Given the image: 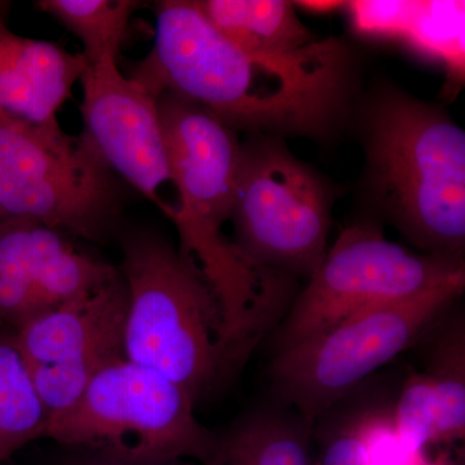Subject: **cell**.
Returning <instances> with one entry per match:
<instances>
[{
  "label": "cell",
  "mask_w": 465,
  "mask_h": 465,
  "mask_svg": "<svg viewBox=\"0 0 465 465\" xmlns=\"http://www.w3.org/2000/svg\"><path fill=\"white\" fill-rule=\"evenodd\" d=\"M150 90L208 110L235 133L335 140L362 94L360 58L330 36L286 54H252L226 39L195 2L155 14L154 45L139 65Z\"/></svg>",
  "instance_id": "1"
},
{
  "label": "cell",
  "mask_w": 465,
  "mask_h": 465,
  "mask_svg": "<svg viewBox=\"0 0 465 465\" xmlns=\"http://www.w3.org/2000/svg\"><path fill=\"white\" fill-rule=\"evenodd\" d=\"M171 182L179 204L163 208L194 260L250 341H262L298 295V280L256 264L224 232L234 206L240 134L208 110L173 94L158 97Z\"/></svg>",
  "instance_id": "2"
},
{
  "label": "cell",
  "mask_w": 465,
  "mask_h": 465,
  "mask_svg": "<svg viewBox=\"0 0 465 465\" xmlns=\"http://www.w3.org/2000/svg\"><path fill=\"white\" fill-rule=\"evenodd\" d=\"M365 155L369 217L420 252L464 256L465 133L439 104L394 84L362 91L351 124Z\"/></svg>",
  "instance_id": "3"
},
{
  "label": "cell",
  "mask_w": 465,
  "mask_h": 465,
  "mask_svg": "<svg viewBox=\"0 0 465 465\" xmlns=\"http://www.w3.org/2000/svg\"><path fill=\"white\" fill-rule=\"evenodd\" d=\"M119 271L128 295L125 358L176 382L195 406L255 351L200 266L157 232L125 235Z\"/></svg>",
  "instance_id": "4"
},
{
  "label": "cell",
  "mask_w": 465,
  "mask_h": 465,
  "mask_svg": "<svg viewBox=\"0 0 465 465\" xmlns=\"http://www.w3.org/2000/svg\"><path fill=\"white\" fill-rule=\"evenodd\" d=\"M45 439L118 458L204 465L217 436L198 420L180 385L124 358L94 376L74 405L48 419Z\"/></svg>",
  "instance_id": "5"
},
{
  "label": "cell",
  "mask_w": 465,
  "mask_h": 465,
  "mask_svg": "<svg viewBox=\"0 0 465 465\" xmlns=\"http://www.w3.org/2000/svg\"><path fill=\"white\" fill-rule=\"evenodd\" d=\"M465 290V275L414 298L366 309L309 341L275 353L268 378L308 424L351 396L379 367L440 322Z\"/></svg>",
  "instance_id": "6"
},
{
  "label": "cell",
  "mask_w": 465,
  "mask_h": 465,
  "mask_svg": "<svg viewBox=\"0 0 465 465\" xmlns=\"http://www.w3.org/2000/svg\"><path fill=\"white\" fill-rule=\"evenodd\" d=\"M338 198V186L284 139L250 134L238 155L232 243L256 264L308 281L329 250Z\"/></svg>",
  "instance_id": "7"
},
{
  "label": "cell",
  "mask_w": 465,
  "mask_h": 465,
  "mask_svg": "<svg viewBox=\"0 0 465 465\" xmlns=\"http://www.w3.org/2000/svg\"><path fill=\"white\" fill-rule=\"evenodd\" d=\"M465 275L464 256L416 252L388 240L381 224L349 225L278 324L275 351L296 347L366 309L414 298Z\"/></svg>",
  "instance_id": "8"
},
{
  "label": "cell",
  "mask_w": 465,
  "mask_h": 465,
  "mask_svg": "<svg viewBox=\"0 0 465 465\" xmlns=\"http://www.w3.org/2000/svg\"><path fill=\"white\" fill-rule=\"evenodd\" d=\"M118 213L113 173L60 124L0 121V220L97 241Z\"/></svg>",
  "instance_id": "9"
},
{
  "label": "cell",
  "mask_w": 465,
  "mask_h": 465,
  "mask_svg": "<svg viewBox=\"0 0 465 465\" xmlns=\"http://www.w3.org/2000/svg\"><path fill=\"white\" fill-rule=\"evenodd\" d=\"M127 311L119 271L91 295L51 309L15 331L50 418L74 405L94 376L125 358Z\"/></svg>",
  "instance_id": "10"
},
{
  "label": "cell",
  "mask_w": 465,
  "mask_h": 465,
  "mask_svg": "<svg viewBox=\"0 0 465 465\" xmlns=\"http://www.w3.org/2000/svg\"><path fill=\"white\" fill-rule=\"evenodd\" d=\"M84 133L79 139L112 173L162 211L159 191L171 182L158 99L108 57L88 64L81 78Z\"/></svg>",
  "instance_id": "11"
},
{
  "label": "cell",
  "mask_w": 465,
  "mask_h": 465,
  "mask_svg": "<svg viewBox=\"0 0 465 465\" xmlns=\"http://www.w3.org/2000/svg\"><path fill=\"white\" fill-rule=\"evenodd\" d=\"M119 274L75 249L63 232L27 219L0 220V327L17 331Z\"/></svg>",
  "instance_id": "12"
},
{
  "label": "cell",
  "mask_w": 465,
  "mask_h": 465,
  "mask_svg": "<svg viewBox=\"0 0 465 465\" xmlns=\"http://www.w3.org/2000/svg\"><path fill=\"white\" fill-rule=\"evenodd\" d=\"M87 67L82 54L26 38L0 20V121L56 124Z\"/></svg>",
  "instance_id": "13"
},
{
  "label": "cell",
  "mask_w": 465,
  "mask_h": 465,
  "mask_svg": "<svg viewBox=\"0 0 465 465\" xmlns=\"http://www.w3.org/2000/svg\"><path fill=\"white\" fill-rule=\"evenodd\" d=\"M314 428L295 411L250 412L217 436L204 465H316Z\"/></svg>",
  "instance_id": "14"
},
{
  "label": "cell",
  "mask_w": 465,
  "mask_h": 465,
  "mask_svg": "<svg viewBox=\"0 0 465 465\" xmlns=\"http://www.w3.org/2000/svg\"><path fill=\"white\" fill-rule=\"evenodd\" d=\"M226 39L252 54H286L316 41L287 0H203L195 2Z\"/></svg>",
  "instance_id": "15"
},
{
  "label": "cell",
  "mask_w": 465,
  "mask_h": 465,
  "mask_svg": "<svg viewBox=\"0 0 465 465\" xmlns=\"http://www.w3.org/2000/svg\"><path fill=\"white\" fill-rule=\"evenodd\" d=\"M48 419L16 332L0 327V461L45 439Z\"/></svg>",
  "instance_id": "16"
},
{
  "label": "cell",
  "mask_w": 465,
  "mask_h": 465,
  "mask_svg": "<svg viewBox=\"0 0 465 465\" xmlns=\"http://www.w3.org/2000/svg\"><path fill=\"white\" fill-rule=\"evenodd\" d=\"M142 3L136 0H39L35 7L50 15L84 45L88 64L118 58L131 18Z\"/></svg>",
  "instance_id": "17"
},
{
  "label": "cell",
  "mask_w": 465,
  "mask_h": 465,
  "mask_svg": "<svg viewBox=\"0 0 465 465\" xmlns=\"http://www.w3.org/2000/svg\"><path fill=\"white\" fill-rule=\"evenodd\" d=\"M425 374L432 382L439 423L437 442L463 440L465 432V326L457 318L436 336Z\"/></svg>",
  "instance_id": "18"
},
{
  "label": "cell",
  "mask_w": 465,
  "mask_h": 465,
  "mask_svg": "<svg viewBox=\"0 0 465 465\" xmlns=\"http://www.w3.org/2000/svg\"><path fill=\"white\" fill-rule=\"evenodd\" d=\"M436 396L428 375L412 374L401 391L393 414V430L401 449L419 455L428 445L437 442Z\"/></svg>",
  "instance_id": "19"
},
{
  "label": "cell",
  "mask_w": 465,
  "mask_h": 465,
  "mask_svg": "<svg viewBox=\"0 0 465 465\" xmlns=\"http://www.w3.org/2000/svg\"><path fill=\"white\" fill-rule=\"evenodd\" d=\"M381 418L372 410L349 416L321 439L316 465H370Z\"/></svg>",
  "instance_id": "20"
},
{
  "label": "cell",
  "mask_w": 465,
  "mask_h": 465,
  "mask_svg": "<svg viewBox=\"0 0 465 465\" xmlns=\"http://www.w3.org/2000/svg\"><path fill=\"white\" fill-rule=\"evenodd\" d=\"M56 465H192L191 460H136L90 451V450L69 449L64 457L58 459Z\"/></svg>",
  "instance_id": "21"
},
{
  "label": "cell",
  "mask_w": 465,
  "mask_h": 465,
  "mask_svg": "<svg viewBox=\"0 0 465 465\" xmlns=\"http://www.w3.org/2000/svg\"><path fill=\"white\" fill-rule=\"evenodd\" d=\"M296 5H302V7L308 9H314V11H331V9L338 8L339 5L344 3L339 2H296Z\"/></svg>",
  "instance_id": "22"
}]
</instances>
